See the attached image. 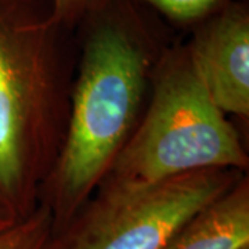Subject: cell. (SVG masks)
<instances>
[{
  "label": "cell",
  "mask_w": 249,
  "mask_h": 249,
  "mask_svg": "<svg viewBox=\"0 0 249 249\" xmlns=\"http://www.w3.org/2000/svg\"><path fill=\"white\" fill-rule=\"evenodd\" d=\"M169 27L193 29L234 0H139Z\"/></svg>",
  "instance_id": "52a82bcc"
},
{
  "label": "cell",
  "mask_w": 249,
  "mask_h": 249,
  "mask_svg": "<svg viewBox=\"0 0 249 249\" xmlns=\"http://www.w3.org/2000/svg\"><path fill=\"white\" fill-rule=\"evenodd\" d=\"M249 248V178L242 176L223 196L180 227L162 249Z\"/></svg>",
  "instance_id": "8992f818"
},
{
  "label": "cell",
  "mask_w": 249,
  "mask_h": 249,
  "mask_svg": "<svg viewBox=\"0 0 249 249\" xmlns=\"http://www.w3.org/2000/svg\"><path fill=\"white\" fill-rule=\"evenodd\" d=\"M213 168L154 183H101L46 249H162L193 216L245 176Z\"/></svg>",
  "instance_id": "277c9868"
},
{
  "label": "cell",
  "mask_w": 249,
  "mask_h": 249,
  "mask_svg": "<svg viewBox=\"0 0 249 249\" xmlns=\"http://www.w3.org/2000/svg\"><path fill=\"white\" fill-rule=\"evenodd\" d=\"M11 224H13V223L7 222L6 219H3V217L0 216V231H1V230H4V229H7V227L11 226Z\"/></svg>",
  "instance_id": "30bf717a"
},
{
  "label": "cell",
  "mask_w": 249,
  "mask_h": 249,
  "mask_svg": "<svg viewBox=\"0 0 249 249\" xmlns=\"http://www.w3.org/2000/svg\"><path fill=\"white\" fill-rule=\"evenodd\" d=\"M78 60L65 139L39 196L52 235L93 196L134 132L169 25L139 0H101L75 29Z\"/></svg>",
  "instance_id": "6da1fadb"
},
{
  "label": "cell",
  "mask_w": 249,
  "mask_h": 249,
  "mask_svg": "<svg viewBox=\"0 0 249 249\" xmlns=\"http://www.w3.org/2000/svg\"><path fill=\"white\" fill-rule=\"evenodd\" d=\"M53 17L65 28L75 31L82 19L97 6L101 0H50Z\"/></svg>",
  "instance_id": "9c48e42d"
},
{
  "label": "cell",
  "mask_w": 249,
  "mask_h": 249,
  "mask_svg": "<svg viewBox=\"0 0 249 249\" xmlns=\"http://www.w3.org/2000/svg\"><path fill=\"white\" fill-rule=\"evenodd\" d=\"M76 60L50 0H0V216L13 224L35 212L60 155Z\"/></svg>",
  "instance_id": "7a4b0ae2"
},
{
  "label": "cell",
  "mask_w": 249,
  "mask_h": 249,
  "mask_svg": "<svg viewBox=\"0 0 249 249\" xmlns=\"http://www.w3.org/2000/svg\"><path fill=\"white\" fill-rule=\"evenodd\" d=\"M52 237V214L39 205L34 213L0 231V249H46Z\"/></svg>",
  "instance_id": "ba28073f"
},
{
  "label": "cell",
  "mask_w": 249,
  "mask_h": 249,
  "mask_svg": "<svg viewBox=\"0 0 249 249\" xmlns=\"http://www.w3.org/2000/svg\"><path fill=\"white\" fill-rule=\"evenodd\" d=\"M247 249H249V248H247Z\"/></svg>",
  "instance_id": "8fae6325"
},
{
  "label": "cell",
  "mask_w": 249,
  "mask_h": 249,
  "mask_svg": "<svg viewBox=\"0 0 249 249\" xmlns=\"http://www.w3.org/2000/svg\"><path fill=\"white\" fill-rule=\"evenodd\" d=\"M213 168L247 172L248 155L199 79L186 42H172L154 68L142 118L101 183H154Z\"/></svg>",
  "instance_id": "3957f363"
},
{
  "label": "cell",
  "mask_w": 249,
  "mask_h": 249,
  "mask_svg": "<svg viewBox=\"0 0 249 249\" xmlns=\"http://www.w3.org/2000/svg\"><path fill=\"white\" fill-rule=\"evenodd\" d=\"M187 47L196 73L226 115H249V9L234 0L191 29Z\"/></svg>",
  "instance_id": "5b68a950"
}]
</instances>
